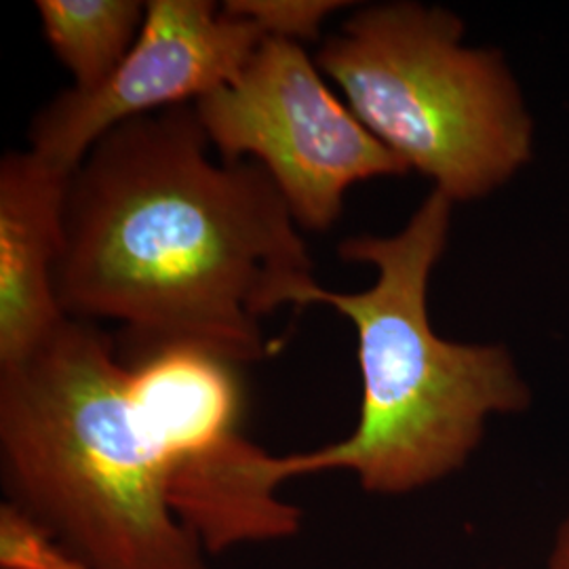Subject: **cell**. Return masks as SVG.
I'll list each match as a JSON object with an SVG mask.
<instances>
[{
	"mask_svg": "<svg viewBox=\"0 0 569 569\" xmlns=\"http://www.w3.org/2000/svg\"><path fill=\"white\" fill-rule=\"evenodd\" d=\"M209 148L178 106L112 129L70 176L58 300L68 319L121 323L127 366L176 346L258 363L262 319L319 284L270 176Z\"/></svg>",
	"mask_w": 569,
	"mask_h": 569,
	"instance_id": "1",
	"label": "cell"
},
{
	"mask_svg": "<svg viewBox=\"0 0 569 569\" xmlns=\"http://www.w3.org/2000/svg\"><path fill=\"white\" fill-rule=\"evenodd\" d=\"M451 218L453 203L430 190L397 234H361L338 247L345 262L371 266L376 281L355 293L317 284L308 306H331L355 327L359 422L338 443L270 456L279 486L348 470L367 493L407 496L467 467L493 418L531 407L533 392L507 346L446 340L430 323L428 287L448 249Z\"/></svg>",
	"mask_w": 569,
	"mask_h": 569,
	"instance_id": "2",
	"label": "cell"
},
{
	"mask_svg": "<svg viewBox=\"0 0 569 569\" xmlns=\"http://www.w3.org/2000/svg\"><path fill=\"white\" fill-rule=\"evenodd\" d=\"M169 458L131 395L119 346L66 319L0 367L4 505L87 569H209L167 505Z\"/></svg>",
	"mask_w": 569,
	"mask_h": 569,
	"instance_id": "3",
	"label": "cell"
},
{
	"mask_svg": "<svg viewBox=\"0 0 569 569\" xmlns=\"http://www.w3.org/2000/svg\"><path fill=\"white\" fill-rule=\"evenodd\" d=\"M465 37L446 7L390 0L352 9L315 53L407 173L453 204L493 194L533 157V119L505 56Z\"/></svg>",
	"mask_w": 569,
	"mask_h": 569,
	"instance_id": "4",
	"label": "cell"
},
{
	"mask_svg": "<svg viewBox=\"0 0 569 569\" xmlns=\"http://www.w3.org/2000/svg\"><path fill=\"white\" fill-rule=\"evenodd\" d=\"M192 110L224 163L264 169L302 230H331L355 183L407 176L403 163L333 96L300 42L266 39L232 81Z\"/></svg>",
	"mask_w": 569,
	"mask_h": 569,
	"instance_id": "5",
	"label": "cell"
},
{
	"mask_svg": "<svg viewBox=\"0 0 569 569\" xmlns=\"http://www.w3.org/2000/svg\"><path fill=\"white\" fill-rule=\"evenodd\" d=\"M268 37L256 21L209 0H148L142 32L117 70L93 89H66L30 122V148L72 173L124 122L192 106L232 81Z\"/></svg>",
	"mask_w": 569,
	"mask_h": 569,
	"instance_id": "6",
	"label": "cell"
},
{
	"mask_svg": "<svg viewBox=\"0 0 569 569\" xmlns=\"http://www.w3.org/2000/svg\"><path fill=\"white\" fill-rule=\"evenodd\" d=\"M70 176L32 150L0 161V367L26 359L68 319L56 268Z\"/></svg>",
	"mask_w": 569,
	"mask_h": 569,
	"instance_id": "7",
	"label": "cell"
},
{
	"mask_svg": "<svg viewBox=\"0 0 569 569\" xmlns=\"http://www.w3.org/2000/svg\"><path fill=\"white\" fill-rule=\"evenodd\" d=\"M270 456L241 432L173 462L167 505L204 552L291 538L302 510L279 498Z\"/></svg>",
	"mask_w": 569,
	"mask_h": 569,
	"instance_id": "8",
	"label": "cell"
},
{
	"mask_svg": "<svg viewBox=\"0 0 569 569\" xmlns=\"http://www.w3.org/2000/svg\"><path fill=\"white\" fill-rule=\"evenodd\" d=\"M239 367L199 348L176 346L129 366V385L169 468L239 432Z\"/></svg>",
	"mask_w": 569,
	"mask_h": 569,
	"instance_id": "9",
	"label": "cell"
},
{
	"mask_svg": "<svg viewBox=\"0 0 569 569\" xmlns=\"http://www.w3.org/2000/svg\"><path fill=\"white\" fill-rule=\"evenodd\" d=\"M37 11L44 41L81 91L117 70L146 20L140 0H39Z\"/></svg>",
	"mask_w": 569,
	"mask_h": 569,
	"instance_id": "10",
	"label": "cell"
},
{
	"mask_svg": "<svg viewBox=\"0 0 569 569\" xmlns=\"http://www.w3.org/2000/svg\"><path fill=\"white\" fill-rule=\"evenodd\" d=\"M226 11L256 21L268 39L317 42L329 16L352 7L345 0H228Z\"/></svg>",
	"mask_w": 569,
	"mask_h": 569,
	"instance_id": "11",
	"label": "cell"
},
{
	"mask_svg": "<svg viewBox=\"0 0 569 569\" xmlns=\"http://www.w3.org/2000/svg\"><path fill=\"white\" fill-rule=\"evenodd\" d=\"M545 569H569V509L552 533Z\"/></svg>",
	"mask_w": 569,
	"mask_h": 569,
	"instance_id": "12",
	"label": "cell"
}]
</instances>
